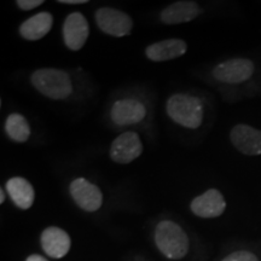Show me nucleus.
<instances>
[{
    "instance_id": "nucleus-15",
    "label": "nucleus",
    "mask_w": 261,
    "mask_h": 261,
    "mask_svg": "<svg viewBox=\"0 0 261 261\" xmlns=\"http://www.w3.org/2000/svg\"><path fill=\"white\" fill-rule=\"evenodd\" d=\"M54 25V17L48 11L39 12L25 19L19 27V35L28 41L40 40L50 33Z\"/></svg>"
},
{
    "instance_id": "nucleus-7",
    "label": "nucleus",
    "mask_w": 261,
    "mask_h": 261,
    "mask_svg": "<svg viewBox=\"0 0 261 261\" xmlns=\"http://www.w3.org/2000/svg\"><path fill=\"white\" fill-rule=\"evenodd\" d=\"M71 198L85 212H97L103 204V194L96 184L85 178H76L70 182Z\"/></svg>"
},
{
    "instance_id": "nucleus-1",
    "label": "nucleus",
    "mask_w": 261,
    "mask_h": 261,
    "mask_svg": "<svg viewBox=\"0 0 261 261\" xmlns=\"http://www.w3.org/2000/svg\"><path fill=\"white\" fill-rule=\"evenodd\" d=\"M166 113L177 125L189 129H196L202 125L204 116L203 102L198 97L187 92L169 96L166 102Z\"/></svg>"
},
{
    "instance_id": "nucleus-5",
    "label": "nucleus",
    "mask_w": 261,
    "mask_h": 261,
    "mask_svg": "<svg viewBox=\"0 0 261 261\" xmlns=\"http://www.w3.org/2000/svg\"><path fill=\"white\" fill-rule=\"evenodd\" d=\"M255 70V64L248 58H232L214 67L213 74L214 79L224 84L237 85L246 83L253 76Z\"/></svg>"
},
{
    "instance_id": "nucleus-12",
    "label": "nucleus",
    "mask_w": 261,
    "mask_h": 261,
    "mask_svg": "<svg viewBox=\"0 0 261 261\" xmlns=\"http://www.w3.org/2000/svg\"><path fill=\"white\" fill-rule=\"evenodd\" d=\"M202 12H203V9L198 3L192 2V0H180V2L172 3L166 6L160 12V21L167 25L189 23L197 18Z\"/></svg>"
},
{
    "instance_id": "nucleus-9",
    "label": "nucleus",
    "mask_w": 261,
    "mask_h": 261,
    "mask_svg": "<svg viewBox=\"0 0 261 261\" xmlns=\"http://www.w3.org/2000/svg\"><path fill=\"white\" fill-rule=\"evenodd\" d=\"M146 116L144 103L135 98H123L116 100L110 109L112 121L117 126H132L142 122Z\"/></svg>"
},
{
    "instance_id": "nucleus-22",
    "label": "nucleus",
    "mask_w": 261,
    "mask_h": 261,
    "mask_svg": "<svg viewBox=\"0 0 261 261\" xmlns=\"http://www.w3.org/2000/svg\"><path fill=\"white\" fill-rule=\"evenodd\" d=\"M5 202V190L4 189H2V190H0V203H4Z\"/></svg>"
},
{
    "instance_id": "nucleus-18",
    "label": "nucleus",
    "mask_w": 261,
    "mask_h": 261,
    "mask_svg": "<svg viewBox=\"0 0 261 261\" xmlns=\"http://www.w3.org/2000/svg\"><path fill=\"white\" fill-rule=\"evenodd\" d=\"M221 261H259L255 254L248 252V250H238L226 257H224Z\"/></svg>"
},
{
    "instance_id": "nucleus-8",
    "label": "nucleus",
    "mask_w": 261,
    "mask_h": 261,
    "mask_svg": "<svg viewBox=\"0 0 261 261\" xmlns=\"http://www.w3.org/2000/svg\"><path fill=\"white\" fill-rule=\"evenodd\" d=\"M62 34L65 46L70 51H79L89 39V21L81 12H71L64 19Z\"/></svg>"
},
{
    "instance_id": "nucleus-10",
    "label": "nucleus",
    "mask_w": 261,
    "mask_h": 261,
    "mask_svg": "<svg viewBox=\"0 0 261 261\" xmlns=\"http://www.w3.org/2000/svg\"><path fill=\"white\" fill-rule=\"evenodd\" d=\"M190 210L198 218L212 219L220 217L224 213L226 210V201L218 189H208L191 201Z\"/></svg>"
},
{
    "instance_id": "nucleus-17",
    "label": "nucleus",
    "mask_w": 261,
    "mask_h": 261,
    "mask_svg": "<svg viewBox=\"0 0 261 261\" xmlns=\"http://www.w3.org/2000/svg\"><path fill=\"white\" fill-rule=\"evenodd\" d=\"M4 129L6 136L15 143H25L32 133L27 119L19 113H12L6 117Z\"/></svg>"
},
{
    "instance_id": "nucleus-21",
    "label": "nucleus",
    "mask_w": 261,
    "mask_h": 261,
    "mask_svg": "<svg viewBox=\"0 0 261 261\" xmlns=\"http://www.w3.org/2000/svg\"><path fill=\"white\" fill-rule=\"evenodd\" d=\"M25 261H48V260L45 259L44 256L38 255V254H33V255H29Z\"/></svg>"
},
{
    "instance_id": "nucleus-6",
    "label": "nucleus",
    "mask_w": 261,
    "mask_h": 261,
    "mask_svg": "<svg viewBox=\"0 0 261 261\" xmlns=\"http://www.w3.org/2000/svg\"><path fill=\"white\" fill-rule=\"evenodd\" d=\"M143 143L135 130H127L113 140L109 148V156L115 163L128 165L142 155Z\"/></svg>"
},
{
    "instance_id": "nucleus-19",
    "label": "nucleus",
    "mask_w": 261,
    "mask_h": 261,
    "mask_svg": "<svg viewBox=\"0 0 261 261\" xmlns=\"http://www.w3.org/2000/svg\"><path fill=\"white\" fill-rule=\"evenodd\" d=\"M42 4H44L42 0H17L16 2L17 8L21 9L22 11H31V10L37 9Z\"/></svg>"
},
{
    "instance_id": "nucleus-11",
    "label": "nucleus",
    "mask_w": 261,
    "mask_h": 261,
    "mask_svg": "<svg viewBox=\"0 0 261 261\" xmlns=\"http://www.w3.org/2000/svg\"><path fill=\"white\" fill-rule=\"evenodd\" d=\"M230 140L236 150L247 156L261 155V129L238 123L230 132Z\"/></svg>"
},
{
    "instance_id": "nucleus-16",
    "label": "nucleus",
    "mask_w": 261,
    "mask_h": 261,
    "mask_svg": "<svg viewBox=\"0 0 261 261\" xmlns=\"http://www.w3.org/2000/svg\"><path fill=\"white\" fill-rule=\"evenodd\" d=\"M6 191L19 210L27 211L32 207L35 200V191L33 185L25 178L12 177L6 181Z\"/></svg>"
},
{
    "instance_id": "nucleus-14",
    "label": "nucleus",
    "mask_w": 261,
    "mask_h": 261,
    "mask_svg": "<svg viewBox=\"0 0 261 261\" xmlns=\"http://www.w3.org/2000/svg\"><path fill=\"white\" fill-rule=\"evenodd\" d=\"M41 246L48 256L61 259L69 252L71 241L69 234L64 230L57 226H50L42 231Z\"/></svg>"
},
{
    "instance_id": "nucleus-2",
    "label": "nucleus",
    "mask_w": 261,
    "mask_h": 261,
    "mask_svg": "<svg viewBox=\"0 0 261 261\" xmlns=\"http://www.w3.org/2000/svg\"><path fill=\"white\" fill-rule=\"evenodd\" d=\"M31 83L38 92L52 100H63L73 93L69 73L56 68H41L33 71Z\"/></svg>"
},
{
    "instance_id": "nucleus-13",
    "label": "nucleus",
    "mask_w": 261,
    "mask_h": 261,
    "mask_svg": "<svg viewBox=\"0 0 261 261\" xmlns=\"http://www.w3.org/2000/svg\"><path fill=\"white\" fill-rule=\"evenodd\" d=\"M188 52L187 41L179 38L165 39L150 44L145 48V56L151 62H167L184 56Z\"/></svg>"
},
{
    "instance_id": "nucleus-20",
    "label": "nucleus",
    "mask_w": 261,
    "mask_h": 261,
    "mask_svg": "<svg viewBox=\"0 0 261 261\" xmlns=\"http://www.w3.org/2000/svg\"><path fill=\"white\" fill-rule=\"evenodd\" d=\"M57 3L63 5H76V4H86L87 0H58Z\"/></svg>"
},
{
    "instance_id": "nucleus-3",
    "label": "nucleus",
    "mask_w": 261,
    "mask_h": 261,
    "mask_svg": "<svg viewBox=\"0 0 261 261\" xmlns=\"http://www.w3.org/2000/svg\"><path fill=\"white\" fill-rule=\"evenodd\" d=\"M155 243L163 255L171 260L182 259L189 252L187 232L172 220L160 221L155 230Z\"/></svg>"
},
{
    "instance_id": "nucleus-4",
    "label": "nucleus",
    "mask_w": 261,
    "mask_h": 261,
    "mask_svg": "<svg viewBox=\"0 0 261 261\" xmlns=\"http://www.w3.org/2000/svg\"><path fill=\"white\" fill-rule=\"evenodd\" d=\"M98 28L104 34L114 38H122L130 34L133 29V19L128 14L110 6L99 8L94 14Z\"/></svg>"
}]
</instances>
